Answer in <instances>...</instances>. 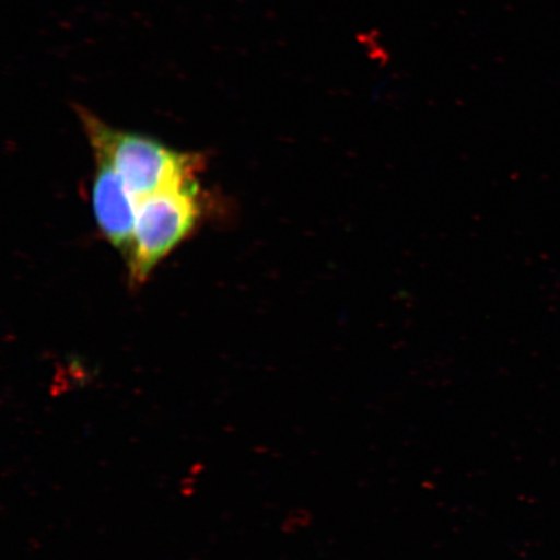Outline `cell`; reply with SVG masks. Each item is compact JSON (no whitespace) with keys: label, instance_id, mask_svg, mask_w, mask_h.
<instances>
[{"label":"cell","instance_id":"2","mask_svg":"<svg viewBox=\"0 0 560 560\" xmlns=\"http://www.w3.org/2000/svg\"><path fill=\"white\" fill-rule=\"evenodd\" d=\"M201 215L196 179L138 201L135 235L126 255L132 282L142 283L184 242Z\"/></svg>","mask_w":560,"mask_h":560},{"label":"cell","instance_id":"3","mask_svg":"<svg viewBox=\"0 0 560 560\" xmlns=\"http://www.w3.org/2000/svg\"><path fill=\"white\" fill-rule=\"evenodd\" d=\"M96 161L93 185L94 215L105 240L129 254L137 222L138 199L114 167Z\"/></svg>","mask_w":560,"mask_h":560},{"label":"cell","instance_id":"1","mask_svg":"<svg viewBox=\"0 0 560 560\" xmlns=\"http://www.w3.org/2000/svg\"><path fill=\"white\" fill-rule=\"evenodd\" d=\"M80 116L95 160L114 167L138 201L196 179L201 166L199 156L167 149L149 137L110 128L86 110H81Z\"/></svg>","mask_w":560,"mask_h":560}]
</instances>
